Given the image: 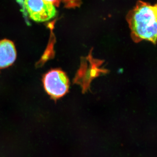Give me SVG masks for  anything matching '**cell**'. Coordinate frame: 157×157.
Here are the masks:
<instances>
[{
	"label": "cell",
	"instance_id": "1",
	"mask_svg": "<svg viewBox=\"0 0 157 157\" xmlns=\"http://www.w3.org/2000/svg\"><path fill=\"white\" fill-rule=\"evenodd\" d=\"M126 20L132 39L136 42L147 40L155 44L157 33V6L137 1L130 10Z\"/></svg>",
	"mask_w": 157,
	"mask_h": 157
},
{
	"label": "cell",
	"instance_id": "3",
	"mask_svg": "<svg viewBox=\"0 0 157 157\" xmlns=\"http://www.w3.org/2000/svg\"><path fill=\"white\" fill-rule=\"evenodd\" d=\"M24 5L30 17L35 21H47L56 16L55 7L45 0H25Z\"/></svg>",
	"mask_w": 157,
	"mask_h": 157
},
{
	"label": "cell",
	"instance_id": "6",
	"mask_svg": "<svg viewBox=\"0 0 157 157\" xmlns=\"http://www.w3.org/2000/svg\"><path fill=\"white\" fill-rule=\"evenodd\" d=\"M18 2H19V3H21V4H23V0H17Z\"/></svg>",
	"mask_w": 157,
	"mask_h": 157
},
{
	"label": "cell",
	"instance_id": "5",
	"mask_svg": "<svg viewBox=\"0 0 157 157\" xmlns=\"http://www.w3.org/2000/svg\"><path fill=\"white\" fill-rule=\"evenodd\" d=\"M45 1H48L52 4L54 6H57V7H59L60 5V4L61 3V2L64 1V0H45Z\"/></svg>",
	"mask_w": 157,
	"mask_h": 157
},
{
	"label": "cell",
	"instance_id": "2",
	"mask_svg": "<svg viewBox=\"0 0 157 157\" xmlns=\"http://www.w3.org/2000/svg\"><path fill=\"white\" fill-rule=\"evenodd\" d=\"M42 82L45 91L54 99L62 98L69 90V78L61 70H49L43 76Z\"/></svg>",
	"mask_w": 157,
	"mask_h": 157
},
{
	"label": "cell",
	"instance_id": "4",
	"mask_svg": "<svg viewBox=\"0 0 157 157\" xmlns=\"http://www.w3.org/2000/svg\"><path fill=\"white\" fill-rule=\"evenodd\" d=\"M16 56V48L13 42L8 39L0 41V69L11 66Z\"/></svg>",
	"mask_w": 157,
	"mask_h": 157
}]
</instances>
